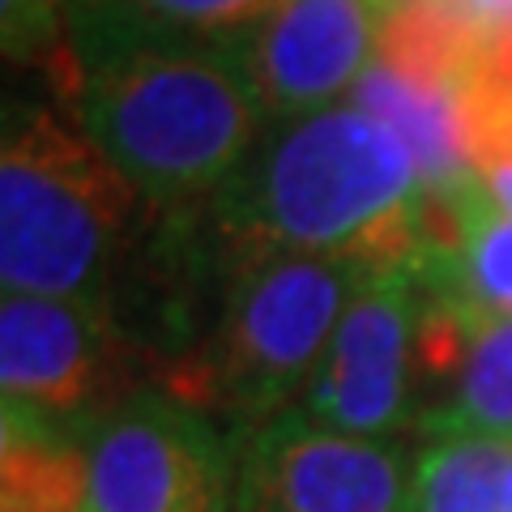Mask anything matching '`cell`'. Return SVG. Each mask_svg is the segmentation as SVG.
Here are the masks:
<instances>
[{
  "instance_id": "8",
  "label": "cell",
  "mask_w": 512,
  "mask_h": 512,
  "mask_svg": "<svg viewBox=\"0 0 512 512\" xmlns=\"http://www.w3.org/2000/svg\"><path fill=\"white\" fill-rule=\"evenodd\" d=\"M410 470L406 448L291 406L235 444V512H406Z\"/></svg>"
},
{
  "instance_id": "1",
  "label": "cell",
  "mask_w": 512,
  "mask_h": 512,
  "mask_svg": "<svg viewBox=\"0 0 512 512\" xmlns=\"http://www.w3.org/2000/svg\"><path fill=\"white\" fill-rule=\"evenodd\" d=\"M47 77L154 210L210 201L269 128L235 39L175 30L137 0H69Z\"/></svg>"
},
{
  "instance_id": "3",
  "label": "cell",
  "mask_w": 512,
  "mask_h": 512,
  "mask_svg": "<svg viewBox=\"0 0 512 512\" xmlns=\"http://www.w3.org/2000/svg\"><path fill=\"white\" fill-rule=\"evenodd\" d=\"M146 218V197L73 116L9 99L0 146L5 295L107 303Z\"/></svg>"
},
{
  "instance_id": "17",
  "label": "cell",
  "mask_w": 512,
  "mask_h": 512,
  "mask_svg": "<svg viewBox=\"0 0 512 512\" xmlns=\"http://www.w3.org/2000/svg\"><path fill=\"white\" fill-rule=\"evenodd\" d=\"M500 512H512V466L504 474V495H500Z\"/></svg>"
},
{
  "instance_id": "14",
  "label": "cell",
  "mask_w": 512,
  "mask_h": 512,
  "mask_svg": "<svg viewBox=\"0 0 512 512\" xmlns=\"http://www.w3.org/2000/svg\"><path fill=\"white\" fill-rule=\"evenodd\" d=\"M64 5L69 0H0V43L13 64L52 69L64 52Z\"/></svg>"
},
{
  "instance_id": "12",
  "label": "cell",
  "mask_w": 512,
  "mask_h": 512,
  "mask_svg": "<svg viewBox=\"0 0 512 512\" xmlns=\"http://www.w3.org/2000/svg\"><path fill=\"white\" fill-rule=\"evenodd\" d=\"M419 278L427 295L512 316V214L495 210L487 188L461 205V231L444 252L427 256Z\"/></svg>"
},
{
  "instance_id": "10",
  "label": "cell",
  "mask_w": 512,
  "mask_h": 512,
  "mask_svg": "<svg viewBox=\"0 0 512 512\" xmlns=\"http://www.w3.org/2000/svg\"><path fill=\"white\" fill-rule=\"evenodd\" d=\"M419 376L444 380L448 402L419 427H466L512 440V316L427 295L419 329Z\"/></svg>"
},
{
  "instance_id": "11",
  "label": "cell",
  "mask_w": 512,
  "mask_h": 512,
  "mask_svg": "<svg viewBox=\"0 0 512 512\" xmlns=\"http://www.w3.org/2000/svg\"><path fill=\"white\" fill-rule=\"evenodd\" d=\"M414 457L406 512H500L512 440L466 427H427Z\"/></svg>"
},
{
  "instance_id": "4",
  "label": "cell",
  "mask_w": 512,
  "mask_h": 512,
  "mask_svg": "<svg viewBox=\"0 0 512 512\" xmlns=\"http://www.w3.org/2000/svg\"><path fill=\"white\" fill-rule=\"evenodd\" d=\"M367 278L372 269L346 256H239L210 338L167 393L222 419L239 444L291 410L312 384Z\"/></svg>"
},
{
  "instance_id": "6",
  "label": "cell",
  "mask_w": 512,
  "mask_h": 512,
  "mask_svg": "<svg viewBox=\"0 0 512 512\" xmlns=\"http://www.w3.org/2000/svg\"><path fill=\"white\" fill-rule=\"evenodd\" d=\"M137 367L146 363L107 303L47 295H5L0 303L5 414L86 427L137 393Z\"/></svg>"
},
{
  "instance_id": "9",
  "label": "cell",
  "mask_w": 512,
  "mask_h": 512,
  "mask_svg": "<svg viewBox=\"0 0 512 512\" xmlns=\"http://www.w3.org/2000/svg\"><path fill=\"white\" fill-rule=\"evenodd\" d=\"M393 0H282L235 47L269 120H299L338 107L380 47Z\"/></svg>"
},
{
  "instance_id": "15",
  "label": "cell",
  "mask_w": 512,
  "mask_h": 512,
  "mask_svg": "<svg viewBox=\"0 0 512 512\" xmlns=\"http://www.w3.org/2000/svg\"><path fill=\"white\" fill-rule=\"evenodd\" d=\"M150 18L201 39H235L265 22L282 0H137Z\"/></svg>"
},
{
  "instance_id": "5",
  "label": "cell",
  "mask_w": 512,
  "mask_h": 512,
  "mask_svg": "<svg viewBox=\"0 0 512 512\" xmlns=\"http://www.w3.org/2000/svg\"><path fill=\"white\" fill-rule=\"evenodd\" d=\"M77 512H235V440L167 389H137L82 431Z\"/></svg>"
},
{
  "instance_id": "7",
  "label": "cell",
  "mask_w": 512,
  "mask_h": 512,
  "mask_svg": "<svg viewBox=\"0 0 512 512\" xmlns=\"http://www.w3.org/2000/svg\"><path fill=\"white\" fill-rule=\"evenodd\" d=\"M427 286L414 269L372 274L350 299L303 410L346 436L389 440L419 423V329Z\"/></svg>"
},
{
  "instance_id": "16",
  "label": "cell",
  "mask_w": 512,
  "mask_h": 512,
  "mask_svg": "<svg viewBox=\"0 0 512 512\" xmlns=\"http://www.w3.org/2000/svg\"><path fill=\"white\" fill-rule=\"evenodd\" d=\"M483 188H487V197H491L495 210L512 214V163L487 171V175H483Z\"/></svg>"
},
{
  "instance_id": "2",
  "label": "cell",
  "mask_w": 512,
  "mask_h": 512,
  "mask_svg": "<svg viewBox=\"0 0 512 512\" xmlns=\"http://www.w3.org/2000/svg\"><path fill=\"white\" fill-rule=\"evenodd\" d=\"M205 214L235 256L308 252L372 274L427 256V184L410 150L355 103L274 120Z\"/></svg>"
},
{
  "instance_id": "13",
  "label": "cell",
  "mask_w": 512,
  "mask_h": 512,
  "mask_svg": "<svg viewBox=\"0 0 512 512\" xmlns=\"http://www.w3.org/2000/svg\"><path fill=\"white\" fill-rule=\"evenodd\" d=\"M82 431L86 427H47L22 414H5V444H0L5 512L82 508Z\"/></svg>"
}]
</instances>
